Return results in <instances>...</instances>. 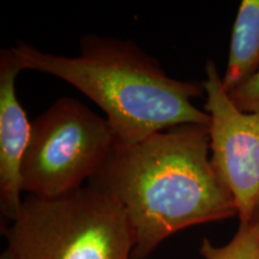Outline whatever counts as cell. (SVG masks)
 Instances as JSON below:
<instances>
[{
  "label": "cell",
  "mask_w": 259,
  "mask_h": 259,
  "mask_svg": "<svg viewBox=\"0 0 259 259\" xmlns=\"http://www.w3.org/2000/svg\"><path fill=\"white\" fill-rule=\"evenodd\" d=\"M89 185L122 204L144 259L177 232L238 216L210 160L209 126L181 125L118 145Z\"/></svg>",
  "instance_id": "1"
},
{
  "label": "cell",
  "mask_w": 259,
  "mask_h": 259,
  "mask_svg": "<svg viewBox=\"0 0 259 259\" xmlns=\"http://www.w3.org/2000/svg\"><path fill=\"white\" fill-rule=\"evenodd\" d=\"M78 56L46 53L27 42L11 47L21 70L51 74L71 84L103 112L120 147L181 125L209 126L210 115L193 105L203 82L168 76L160 61L120 38L84 35Z\"/></svg>",
  "instance_id": "2"
},
{
  "label": "cell",
  "mask_w": 259,
  "mask_h": 259,
  "mask_svg": "<svg viewBox=\"0 0 259 259\" xmlns=\"http://www.w3.org/2000/svg\"><path fill=\"white\" fill-rule=\"evenodd\" d=\"M12 259H134L122 204L92 185L53 199L28 196L5 232Z\"/></svg>",
  "instance_id": "3"
},
{
  "label": "cell",
  "mask_w": 259,
  "mask_h": 259,
  "mask_svg": "<svg viewBox=\"0 0 259 259\" xmlns=\"http://www.w3.org/2000/svg\"><path fill=\"white\" fill-rule=\"evenodd\" d=\"M118 147L107 119L72 97H61L31 122L22 191L53 199L82 189L101 171Z\"/></svg>",
  "instance_id": "4"
},
{
  "label": "cell",
  "mask_w": 259,
  "mask_h": 259,
  "mask_svg": "<svg viewBox=\"0 0 259 259\" xmlns=\"http://www.w3.org/2000/svg\"><path fill=\"white\" fill-rule=\"evenodd\" d=\"M204 111L210 115V160L232 194L240 223L259 210V114L241 111L223 87L212 60L205 63Z\"/></svg>",
  "instance_id": "5"
},
{
  "label": "cell",
  "mask_w": 259,
  "mask_h": 259,
  "mask_svg": "<svg viewBox=\"0 0 259 259\" xmlns=\"http://www.w3.org/2000/svg\"><path fill=\"white\" fill-rule=\"evenodd\" d=\"M11 50L0 53V209L14 221L22 202V163L31 134V122L19 103L16 78L21 72Z\"/></svg>",
  "instance_id": "6"
},
{
  "label": "cell",
  "mask_w": 259,
  "mask_h": 259,
  "mask_svg": "<svg viewBox=\"0 0 259 259\" xmlns=\"http://www.w3.org/2000/svg\"><path fill=\"white\" fill-rule=\"evenodd\" d=\"M259 70V0H242L232 29L228 61L223 74L227 93Z\"/></svg>",
  "instance_id": "7"
},
{
  "label": "cell",
  "mask_w": 259,
  "mask_h": 259,
  "mask_svg": "<svg viewBox=\"0 0 259 259\" xmlns=\"http://www.w3.org/2000/svg\"><path fill=\"white\" fill-rule=\"evenodd\" d=\"M199 253L204 259H259L257 231L252 223H240L228 244L215 246L204 239Z\"/></svg>",
  "instance_id": "8"
},
{
  "label": "cell",
  "mask_w": 259,
  "mask_h": 259,
  "mask_svg": "<svg viewBox=\"0 0 259 259\" xmlns=\"http://www.w3.org/2000/svg\"><path fill=\"white\" fill-rule=\"evenodd\" d=\"M228 94L241 111L259 114V70Z\"/></svg>",
  "instance_id": "9"
},
{
  "label": "cell",
  "mask_w": 259,
  "mask_h": 259,
  "mask_svg": "<svg viewBox=\"0 0 259 259\" xmlns=\"http://www.w3.org/2000/svg\"><path fill=\"white\" fill-rule=\"evenodd\" d=\"M250 223H252V225L254 226L255 231H257V234H258V239H259V210L257 211V213H255L253 220H252Z\"/></svg>",
  "instance_id": "10"
},
{
  "label": "cell",
  "mask_w": 259,
  "mask_h": 259,
  "mask_svg": "<svg viewBox=\"0 0 259 259\" xmlns=\"http://www.w3.org/2000/svg\"><path fill=\"white\" fill-rule=\"evenodd\" d=\"M0 259H12V255L9 252L8 248H6V250L3 252V254H2V257H0Z\"/></svg>",
  "instance_id": "11"
}]
</instances>
